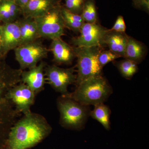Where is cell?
<instances>
[{"mask_svg":"<svg viewBox=\"0 0 149 149\" xmlns=\"http://www.w3.org/2000/svg\"><path fill=\"white\" fill-rule=\"evenodd\" d=\"M52 129L45 118L31 111L11 127L3 149L32 148L46 139Z\"/></svg>","mask_w":149,"mask_h":149,"instance_id":"cell-1","label":"cell"},{"mask_svg":"<svg viewBox=\"0 0 149 149\" xmlns=\"http://www.w3.org/2000/svg\"><path fill=\"white\" fill-rule=\"evenodd\" d=\"M22 70L0 60V149H3L10 128L22 113L7 97L10 89L21 82Z\"/></svg>","mask_w":149,"mask_h":149,"instance_id":"cell-2","label":"cell"},{"mask_svg":"<svg viewBox=\"0 0 149 149\" xmlns=\"http://www.w3.org/2000/svg\"><path fill=\"white\" fill-rule=\"evenodd\" d=\"M112 93L111 87L102 75L88 78L77 85L67 97L84 105L103 103Z\"/></svg>","mask_w":149,"mask_h":149,"instance_id":"cell-3","label":"cell"},{"mask_svg":"<svg viewBox=\"0 0 149 149\" xmlns=\"http://www.w3.org/2000/svg\"><path fill=\"white\" fill-rule=\"evenodd\" d=\"M73 48L75 57L77 59V74L75 82L77 86L88 78L102 75V67L98 61L101 47H73Z\"/></svg>","mask_w":149,"mask_h":149,"instance_id":"cell-4","label":"cell"},{"mask_svg":"<svg viewBox=\"0 0 149 149\" xmlns=\"http://www.w3.org/2000/svg\"><path fill=\"white\" fill-rule=\"evenodd\" d=\"M58 108L60 114V123L68 129L78 130L84 126L90 112L84 105L67 96L58 99Z\"/></svg>","mask_w":149,"mask_h":149,"instance_id":"cell-5","label":"cell"},{"mask_svg":"<svg viewBox=\"0 0 149 149\" xmlns=\"http://www.w3.org/2000/svg\"><path fill=\"white\" fill-rule=\"evenodd\" d=\"M13 51L15 60L22 70L36 66L47 57L49 51L40 40L22 44Z\"/></svg>","mask_w":149,"mask_h":149,"instance_id":"cell-6","label":"cell"},{"mask_svg":"<svg viewBox=\"0 0 149 149\" xmlns=\"http://www.w3.org/2000/svg\"><path fill=\"white\" fill-rule=\"evenodd\" d=\"M61 6H56L42 16L34 19L41 38L52 40L65 35Z\"/></svg>","mask_w":149,"mask_h":149,"instance_id":"cell-7","label":"cell"},{"mask_svg":"<svg viewBox=\"0 0 149 149\" xmlns=\"http://www.w3.org/2000/svg\"><path fill=\"white\" fill-rule=\"evenodd\" d=\"M45 71L47 83L54 90L61 93L62 96L69 94L68 88L76 82V75L74 74V68H63L55 65H47Z\"/></svg>","mask_w":149,"mask_h":149,"instance_id":"cell-8","label":"cell"},{"mask_svg":"<svg viewBox=\"0 0 149 149\" xmlns=\"http://www.w3.org/2000/svg\"><path fill=\"white\" fill-rule=\"evenodd\" d=\"M109 29L102 27L97 23H84L80 35L71 39L73 47H99L104 45V41Z\"/></svg>","mask_w":149,"mask_h":149,"instance_id":"cell-9","label":"cell"},{"mask_svg":"<svg viewBox=\"0 0 149 149\" xmlns=\"http://www.w3.org/2000/svg\"><path fill=\"white\" fill-rule=\"evenodd\" d=\"M36 96L27 85L21 82L10 89L7 93V97L16 109L24 115L31 112V107L35 103Z\"/></svg>","mask_w":149,"mask_h":149,"instance_id":"cell-10","label":"cell"},{"mask_svg":"<svg viewBox=\"0 0 149 149\" xmlns=\"http://www.w3.org/2000/svg\"><path fill=\"white\" fill-rule=\"evenodd\" d=\"M47 65L43 61L28 70H22L21 75V82L24 83L37 95L45 90L47 82L45 68Z\"/></svg>","mask_w":149,"mask_h":149,"instance_id":"cell-11","label":"cell"},{"mask_svg":"<svg viewBox=\"0 0 149 149\" xmlns=\"http://www.w3.org/2000/svg\"><path fill=\"white\" fill-rule=\"evenodd\" d=\"M49 49L52 54L53 61L57 64H70L75 57L73 47L61 38L52 40Z\"/></svg>","mask_w":149,"mask_h":149,"instance_id":"cell-12","label":"cell"},{"mask_svg":"<svg viewBox=\"0 0 149 149\" xmlns=\"http://www.w3.org/2000/svg\"><path fill=\"white\" fill-rule=\"evenodd\" d=\"M61 1L62 0H30L22 8V16L34 19L40 17L61 4Z\"/></svg>","mask_w":149,"mask_h":149,"instance_id":"cell-13","label":"cell"},{"mask_svg":"<svg viewBox=\"0 0 149 149\" xmlns=\"http://www.w3.org/2000/svg\"><path fill=\"white\" fill-rule=\"evenodd\" d=\"M7 53L14 50L21 44V35L17 20L0 24Z\"/></svg>","mask_w":149,"mask_h":149,"instance_id":"cell-14","label":"cell"},{"mask_svg":"<svg viewBox=\"0 0 149 149\" xmlns=\"http://www.w3.org/2000/svg\"><path fill=\"white\" fill-rule=\"evenodd\" d=\"M17 21L21 35V45L41 39L37 23L34 18L22 17H19Z\"/></svg>","mask_w":149,"mask_h":149,"instance_id":"cell-15","label":"cell"},{"mask_svg":"<svg viewBox=\"0 0 149 149\" xmlns=\"http://www.w3.org/2000/svg\"><path fill=\"white\" fill-rule=\"evenodd\" d=\"M128 36L125 33L111 31L109 29L104 39V45L119 57H124Z\"/></svg>","mask_w":149,"mask_h":149,"instance_id":"cell-16","label":"cell"},{"mask_svg":"<svg viewBox=\"0 0 149 149\" xmlns=\"http://www.w3.org/2000/svg\"><path fill=\"white\" fill-rule=\"evenodd\" d=\"M21 15L22 8L14 0L0 1V22L2 24L16 21Z\"/></svg>","mask_w":149,"mask_h":149,"instance_id":"cell-17","label":"cell"},{"mask_svg":"<svg viewBox=\"0 0 149 149\" xmlns=\"http://www.w3.org/2000/svg\"><path fill=\"white\" fill-rule=\"evenodd\" d=\"M146 51L145 46L142 43L128 37L123 57L138 64L143 59Z\"/></svg>","mask_w":149,"mask_h":149,"instance_id":"cell-18","label":"cell"},{"mask_svg":"<svg viewBox=\"0 0 149 149\" xmlns=\"http://www.w3.org/2000/svg\"><path fill=\"white\" fill-rule=\"evenodd\" d=\"M61 13L65 28L75 33L80 32L81 27L85 23L81 15L72 13L62 5Z\"/></svg>","mask_w":149,"mask_h":149,"instance_id":"cell-19","label":"cell"},{"mask_svg":"<svg viewBox=\"0 0 149 149\" xmlns=\"http://www.w3.org/2000/svg\"><path fill=\"white\" fill-rule=\"evenodd\" d=\"M95 106L94 109L90 112V115L94 119L100 122L106 129L109 130L111 111L109 108L103 103L98 104Z\"/></svg>","mask_w":149,"mask_h":149,"instance_id":"cell-20","label":"cell"},{"mask_svg":"<svg viewBox=\"0 0 149 149\" xmlns=\"http://www.w3.org/2000/svg\"><path fill=\"white\" fill-rule=\"evenodd\" d=\"M81 15L85 23H97V15L95 0H86Z\"/></svg>","mask_w":149,"mask_h":149,"instance_id":"cell-21","label":"cell"},{"mask_svg":"<svg viewBox=\"0 0 149 149\" xmlns=\"http://www.w3.org/2000/svg\"><path fill=\"white\" fill-rule=\"evenodd\" d=\"M116 66L121 75L127 79H130L133 77L138 69L137 63L125 58L117 62Z\"/></svg>","mask_w":149,"mask_h":149,"instance_id":"cell-22","label":"cell"},{"mask_svg":"<svg viewBox=\"0 0 149 149\" xmlns=\"http://www.w3.org/2000/svg\"><path fill=\"white\" fill-rule=\"evenodd\" d=\"M65 7L72 13L81 15L86 0H64Z\"/></svg>","mask_w":149,"mask_h":149,"instance_id":"cell-23","label":"cell"},{"mask_svg":"<svg viewBox=\"0 0 149 149\" xmlns=\"http://www.w3.org/2000/svg\"><path fill=\"white\" fill-rule=\"evenodd\" d=\"M118 58L119 57L117 55L110 50L102 51L99 55L98 61L101 66L103 68L107 63L113 61Z\"/></svg>","mask_w":149,"mask_h":149,"instance_id":"cell-24","label":"cell"},{"mask_svg":"<svg viewBox=\"0 0 149 149\" xmlns=\"http://www.w3.org/2000/svg\"><path fill=\"white\" fill-rule=\"evenodd\" d=\"M8 54L6 51L2 33L0 28V60H5Z\"/></svg>","mask_w":149,"mask_h":149,"instance_id":"cell-25","label":"cell"},{"mask_svg":"<svg viewBox=\"0 0 149 149\" xmlns=\"http://www.w3.org/2000/svg\"><path fill=\"white\" fill-rule=\"evenodd\" d=\"M133 3L137 8L149 10V0H133Z\"/></svg>","mask_w":149,"mask_h":149,"instance_id":"cell-26","label":"cell"},{"mask_svg":"<svg viewBox=\"0 0 149 149\" xmlns=\"http://www.w3.org/2000/svg\"><path fill=\"white\" fill-rule=\"evenodd\" d=\"M123 19H124L123 17L121 15L118 16L115 22L114 25H113L111 29H109L110 30L115 31V32H120V24H121V21Z\"/></svg>","mask_w":149,"mask_h":149,"instance_id":"cell-27","label":"cell"},{"mask_svg":"<svg viewBox=\"0 0 149 149\" xmlns=\"http://www.w3.org/2000/svg\"><path fill=\"white\" fill-rule=\"evenodd\" d=\"M15 2L21 8L24 7L30 0H14Z\"/></svg>","mask_w":149,"mask_h":149,"instance_id":"cell-28","label":"cell"},{"mask_svg":"<svg viewBox=\"0 0 149 149\" xmlns=\"http://www.w3.org/2000/svg\"><path fill=\"white\" fill-rule=\"evenodd\" d=\"M0 1H1V0H0Z\"/></svg>","mask_w":149,"mask_h":149,"instance_id":"cell-29","label":"cell"}]
</instances>
